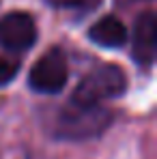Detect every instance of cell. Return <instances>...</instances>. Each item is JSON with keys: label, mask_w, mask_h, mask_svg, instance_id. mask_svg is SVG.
Here are the masks:
<instances>
[{"label": "cell", "mask_w": 157, "mask_h": 159, "mask_svg": "<svg viewBox=\"0 0 157 159\" xmlns=\"http://www.w3.org/2000/svg\"><path fill=\"white\" fill-rule=\"evenodd\" d=\"M17 71H20V65L17 62L7 60V58L0 56V86H7L11 80L17 75Z\"/></svg>", "instance_id": "cell-8"}, {"label": "cell", "mask_w": 157, "mask_h": 159, "mask_svg": "<svg viewBox=\"0 0 157 159\" xmlns=\"http://www.w3.org/2000/svg\"><path fill=\"white\" fill-rule=\"evenodd\" d=\"M69 80V65L67 58L60 50H50L45 52L30 69L28 73V84L32 90L43 93V95H54L65 88Z\"/></svg>", "instance_id": "cell-3"}, {"label": "cell", "mask_w": 157, "mask_h": 159, "mask_svg": "<svg viewBox=\"0 0 157 159\" xmlns=\"http://www.w3.org/2000/svg\"><path fill=\"white\" fill-rule=\"evenodd\" d=\"M125 88H127V75L123 73V69L116 65H101L76 86L71 101L86 106L104 103L108 99L121 97Z\"/></svg>", "instance_id": "cell-2"}, {"label": "cell", "mask_w": 157, "mask_h": 159, "mask_svg": "<svg viewBox=\"0 0 157 159\" xmlns=\"http://www.w3.org/2000/svg\"><path fill=\"white\" fill-rule=\"evenodd\" d=\"M56 9H73V11H93L101 4V0H45Z\"/></svg>", "instance_id": "cell-7"}, {"label": "cell", "mask_w": 157, "mask_h": 159, "mask_svg": "<svg viewBox=\"0 0 157 159\" xmlns=\"http://www.w3.org/2000/svg\"><path fill=\"white\" fill-rule=\"evenodd\" d=\"M155 43H157V20L153 11H146L138 17L133 34H131V45H133V60L142 67H149L155 58Z\"/></svg>", "instance_id": "cell-5"}, {"label": "cell", "mask_w": 157, "mask_h": 159, "mask_svg": "<svg viewBox=\"0 0 157 159\" xmlns=\"http://www.w3.org/2000/svg\"><path fill=\"white\" fill-rule=\"evenodd\" d=\"M112 120V112L104 103H76L69 101L60 110L54 123V133L62 140H88L97 138L108 129Z\"/></svg>", "instance_id": "cell-1"}, {"label": "cell", "mask_w": 157, "mask_h": 159, "mask_svg": "<svg viewBox=\"0 0 157 159\" xmlns=\"http://www.w3.org/2000/svg\"><path fill=\"white\" fill-rule=\"evenodd\" d=\"M88 37L93 43L101 45V48H121L127 43V28L125 24L114 17V15H105L101 20H97L90 30H88Z\"/></svg>", "instance_id": "cell-6"}, {"label": "cell", "mask_w": 157, "mask_h": 159, "mask_svg": "<svg viewBox=\"0 0 157 159\" xmlns=\"http://www.w3.org/2000/svg\"><path fill=\"white\" fill-rule=\"evenodd\" d=\"M37 41V26L30 13L11 11L0 17V45L9 52H26Z\"/></svg>", "instance_id": "cell-4"}]
</instances>
